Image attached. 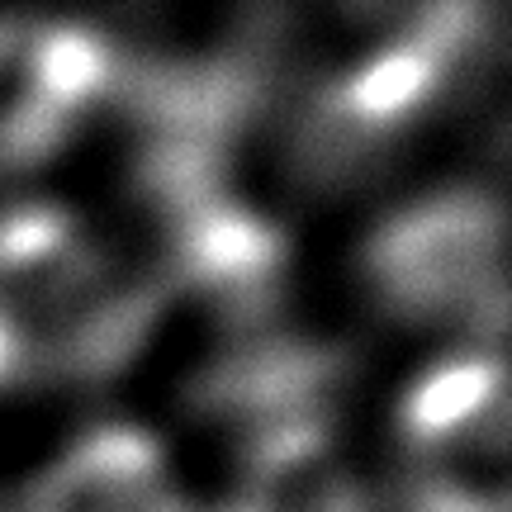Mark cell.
I'll use <instances>...</instances> for the list:
<instances>
[{
	"instance_id": "6da1fadb",
	"label": "cell",
	"mask_w": 512,
	"mask_h": 512,
	"mask_svg": "<svg viewBox=\"0 0 512 512\" xmlns=\"http://www.w3.org/2000/svg\"><path fill=\"white\" fill-rule=\"evenodd\" d=\"M375 294L403 318L451 309H498V209L484 195L451 190L399 209L366 247Z\"/></svg>"
},
{
	"instance_id": "7a4b0ae2",
	"label": "cell",
	"mask_w": 512,
	"mask_h": 512,
	"mask_svg": "<svg viewBox=\"0 0 512 512\" xmlns=\"http://www.w3.org/2000/svg\"><path fill=\"white\" fill-rule=\"evenodd\" d=\"M24 512H181L166 494L162 456L133 427H105L62 456Z\"/></svg>"
},
{
	"instance_id": "3957f363",
	"label": "cell",
	"mask_w": 512,
	"mask_h": 512,
	"mask_svg": "<svg viewBox=\"0 0 512 512\" xmlns=\"http://www.w3.org/2000/svg\"><path fill=\"white\" fill-rule=\"evenodd\" d=\"M498 403H503V366L489 356H460L413 384L403 403V427L418 446H446L479 422H494Z\"/></svg>"
},
{
	"instance_id": "277c9868",
	"label": "cell",
	"mask_w": 512,
	"mask_h": 512,
	"mask_svg": "<svg viewBox=\"0 0 512 512\" xmlns=\"http://www.w3.org/2000/svg\"><path fill=\"white\" fill-rule=\"evenodd\" d=\"M441 81V43L437 34H413L408 43H394L375 53L351 72V81L342 86V114L356 119L361 128H389L418 114Z\"/></svg>"
},
{
	"instance_id": "5b68a950",
	"label": "cell",
	"mask_w": 512,
	"mask_h": 512,
	"mask_svg": "<svg viewBox=\"0 0 512 512\" xmlns=\"http://www.w3.org/2000/svg\"><path fill=\"white\" fill-rule=\"evenodd\" d=\"M280 261V238L275 228L252 219L247 209L233 204H200L195 219L185 228V266L228 290H247L261 275H271Z\"/></svg>"
},
{
	"instance_id": "8992f818",
	"label": "cell",
	"mask_w": 512,
	"mask_h": 512,
	"mask_svg": "<svg viewBox=\"0 0 512 512\" xmlns=\"http://www.w3.org/2000/svg\"><path fill=\"white\" fill-rule=\"evenodd\" d=\"M110 76V53L105 43L86 29H43L29 43V105L48 114L53 124H67L95 100V91Z\"/></svg>"
},
{
	"instance_id": "52a82bcc",
	"label": "cell",
	"mask_w": 512,
	"mask_h": 512,
	"mask_svg": "<svg viewBox=\"0 0 512 512\" xmlns=\"http://www.w3.org/2000/svg\"><path fill=\"white\" fill-rule=\"evenodd\" d=\"M62 247H67V223L53 209H24L0 223V271H34L62 256Z\"/></svg>"
},
{
	"instance_id": "ba28073f",
	"label": "cell",
	"mask_w": 512,
	"mask_h": 512,
	"mask_svg": "<svg viewBox=\"0 0 512 512\" xmlns=\"http://www.w3.org/2000/svg\"><path fill=\"white\" fill-rule=\"evenodd\" d=\"M413 512H503V498L479 494V489L456 484V479H432V484H422L418 489Z\"/></svg>"
},
{
	"instance_id": "9c48e42d",
	"label": "cell",
	"mask_w": 512,
	"mask_h": 512,
	"mask_svg": "<svg viewBox=\"0 0 512 512\" xmlns=\"http://www.w3.org/2000/svg\"><path fill=\"white\" fill-rule=\"evenodd\" d=\"M233 512H261V508H252V503H242V508H233Z\"/></svg>"
}]
</instances>
